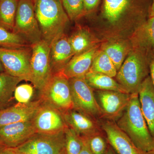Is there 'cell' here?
<instances>
[{"instance_id":"32","label":"cell","mask_w":154,"mask_h":154,"mask_svg":"<svg viewBox=\"0 0 154 154\" xmlns=\"http://www.w3.org/2000/svg\"><path fill=\"white\" fill-rule=\"evenodd\" d=\"M100 0H83L86 14L93 11L98 6Z\"/></svg>"},{"instance_id":"22","label":"cell","mask_w":154,"mask_h":154,"mask_svg":"<svg viewBox=\"0 0 154 154\" xmlns=\"http://www.w3.org/2000/svg\"><path fill=\"white\" fill-rule=\"evenodd\" d=\"M22 81L5 72L0 73V110L9 107L16 87Z\"/></svg>"},{"instance_id":"6","label":"cell","mask_w":154,"mask_h":154,"mask_svg":"<svg viewBox=\"0 0 154 154\" xmlns=\"http://www.w3.org/2000/svg\"><path fill=\"white\" fill-rule=\"evenodd\" d=\"M31 82L39 93L52 77L50 62V47L43 39L31 45Z\"/></svg>"},{"instance_id":"40","label":"cell","mask_w":154,"mask_h":154,"mask_svg":"<svg viewBox=\"0 0 154 154\" xmlns=\"http://www.w3.org/2000/svg\"><path fill=\"white\" fill-rule=\"evenodd\" d=\"M2 145H1V144H0V148H1L2 147Z\"/></svg>"},{"instance_id":"39","label":"cell","mask_w":154,"mask_h":154,"mask_svg":"<svg viewBox=\"0 0 154 154\" xmlns=\"http://www.w3.org/2000/svg\"><path fill=\"white\" fill-rule=\"evenodd\" d=\"M5 72V69H4V67L1 61H0V73L3 72Z\"/></svg>"},{"instance_id":"26","label":"cell","mask_w":154,"mask_h":154,"mask_svg":"<svg viewBox=\"0 0 154 154\" xmlns=\"http://www.w3.org/2000/svg\"><path fill=\"white\" fill-rule=\"evenodd\" d=\"M90 71L107 75L114 78L117 70L110 57L102 50L98 51L93 60Z\"/></svg>"},{"instance_id":"35","label":"cell","mask_w":154,"mask_h":154,"mask_svg":"<svg viewBox=\"0 0 154 154\" xmlns=\"http://www.w3.org/2000/svg\"><path fill=\"white\" fill-rule=\"evenodd\" d=\"M0 154H14L12 149L2 146L0 148Z\"/></svg>"},{"instance_id":"12","label":"cell","mask_w":154,"mask_h":154,"mask_svg":"<svg viewBox=\"0 0 154 154\" xmlns=\"http://www.w3.org/2000/svg\"><path fill=\"white\" fill-rule=\"evenodd\" d=\"M95 95L103 117L114 121H117L122 115L128 105L131 94L118 91L97 90Z\"/></svg>"},{"instance_id":"8","label":"cell","mask_w":154,"mask_h":154,"mask_svg":"<svg viewBox=\"0 0 154 154\" xmlns=\"http://www.w3.org/2000/svg\"><path fill=\"white\" fill-rule=\"evenodd\" d=\"M14 31L31 45L42 39L35 16L34 0H19Z\"/></svg>"},{"instance_id":"17","label":"cell","mask_w":154,"mask_h":154,"mask_svg":"<svg viewBox=\"0 0 154 154\" xmlns=\"http://www.w3.org/2000/svg\"><path fill=\"white\" fill-rule=\"evenodd\" d=\"M50 47L53 73L60 72L74 56L68 37L64 33L56 39Z\"/></svg>"},{"instance_id":"20","label":"cell","mask_w":154,"mask_h":154,"mask_svg":"<svg viewBox=\"0 0 154 154\" xmlns=\"http://www.w3.org/2000/svg\"><path fill=\"white\" fill-rule=\"evenodd\" d=\"M131 40L134 48L149 51L154 49V16L136 28Z\"/></svg>"},{"instance_id":"11","label":"cell","mask_w":154,"mask_h":154,"mask_svg":"<svg viewBox=\"0 0 154 154\" xmlns=\"http://www.w3.org/2000/svg\"><path fill=\"white\" fill-rule=\"evenodd\" d=\"M32 121L38 133L55 134L64 131L68 127L61 111L42 102Z\"/></svg>"},{"instance_id":"36","label":"cell","mask_w":154,"mask_h":154,"mask_svg":"<svg viewBox=\"0 0 154 154\" xmlns=\"http://www.w3.org/2000/svg\"><path fill=\"white\" fill-rule=\"evenodd\" d=\"M154 16V0H152L151 8L150 12V17Z\"/></svg>"},{"instance_id":"16","label":"cell","mask_w":154,"mask_h":154,"mask_svg":"<svg viewBox=\"0 0 154 154\" xmlns=\"http://www.w3.org/2000/svg\"><path fill=\"white\" fill-rule=\"evenodd\" d=\"M63 114L68 127L82 137H88L100 132L99 125L94 118L85 113L72 109Z\"/></svg>"},{"instance_id":"3","label":"cell","mask_w":154,"mask_h":154,"mask_svg":"<svg viewBox=\"0 0 154 154\" xmlns=\"http://www.w3.org/2000/svg\"><path fill=\"white\" fill-rule=\"evenodd\" d=\"M149 52L133 48L117 72L116 81L128 94H138L142 84L149 75Z\"/></svg>"},{"instance_id":"30","label":"cell","mask_w":154,"mask_h":154,"mask_svg":"<svg viewBox=\"0 0 154 154\" xmlns=\"http://www.w3.org/2000/svg\"><path fill=\"white\" fill-rule=\"evenodd\" d=\"M85 137L88 141V145L94 154H105L107 151V146L104 138L97 133Z\"/></svg>"},{"instance_id":"27","label":"cell","mask_w":154,"mask_h":154,"mask_svg":"<svg viewBox=\"0 0 154 154\" xmlns=\"http://www.w3.org/2000/svg\"><path fill=\"white\" fill-rule=\"evenodd\" d=\"M28 43L18 33L0 27V47L21 48L28 47Z\"/></svg>"},{"instance_id":"41","label":"cell","mask_w":154,"mask_h":154,"mask_svg":"<svg viewBox=\"0 0 154 154\" xmlns=\"http://www.w3.org/2000/svg\"><path fill=\"white\" fill-rule=\"evenodd\" d=\"M152 154H154V152H153L152 153Z\"/></svg>"},{"instance_id":"2","label":"cell","mask_w":154,"mask_h":154,"mask_svg":"<svg viewBox=\"0 0 154 154\" xmlns=\"http://www.w3.org/2000/svg\"><path fill=\"white\" fill-rule=\"evenodd\" d=\"M34 5L42 39L50 46L64 34L69 19L60 0H34Z\"/></svg>"},{"instance_id":"7","label":"cell","mask_w":154,"mask_h":154,"mask_svg":"<svg viewBox=\"0 0 154 154\" xmlns=\"http://www.w3.org/2000/svg\"><path fill=\"white\" fill-rule=\"evenodd\" d=\"M32 50L27 47H0V61L5 72L22 81L31 82L30 59Z\"/></svg>"},{"instance_id":"19","label":"cell","mask_w":154,"mask_h":154,"mask_svg":"<svg viewBox=\"0 0 154 154\" xmlns=\"http://www.w3.org/2000/svg\"><path fill=\"white\" fill-rule=\"evenodd\" d=\"M138 96L143 115L154 139V87L150 75L142 84Z\"/></svg>"},{"instance_id":"4","label":"cell","mask_w":154,"mask_h":154,"mask_svg":"<svg viewBox=\"0 0 154 154\" xmlns=\"http://www.w3.org/2000/svg\"><path fill=\"white\" fill-rule=\"evenodd\" d=\"M152 2V0H103L102 15L112 24L131 15L141 25L149 17Z\"/></svg>"},{"instance_id":"1","label":"cell","mask_w":154,"mask_h":154,"mask_svg":"<svg viewBox=\"0 0 154 154\" xmlns=\"http://www.w3.org/2000/svg\"><path fill=\"white\" fill-rule=\"evenodd\" d=\"M116 123L143 154L154 152V139L141 110L138 94H131L128 105Z\"/></svg>"},{"instance_id":"21","label":"cell","mask_w":154,"mask_h":154,"mask_svg":"<svg viewBox=\"0 0 154 154\" xmlns=\"http://www.w3.org/2000/svg\"><path fill=\"white\" fill-rule=\"evenodd\" d=\"M113 78L107 75L90 71L85 76L88 85L92 88L98 91H118L127 93L122 86Z\"/></svg>"},{"instance_id":"34","label":"cell","mask_w":154,"mask_h":154,"mask_svg":"<svg viewBox=\"0 0 154 154\" xmlns=\"http://www.w3.org/2000/svg\"><path fill=\"white\" fill-rule=\"evenodd\" d=\"M83 138V146L81 149V152L79 154H94L91 151V149L88 145V141L85 137Z\"/></svg>"},{"instance_id":"24","label":"cell","mask_w":154,"mask_h":154,"mask_svg":"<svg viewBox=\"0 0 154 154\" xmlns=\"http://www.w3.org/2000/svg\"><path fill=\"white\" fill-rule=\"evenodd\" d=\"M102 50L113 62L117 72L130 51L126 43L119 41L110 42L105 45Z\"/></svg>"},{"instance_id":"42","label":"cell","mask_w":154,"mask_h":154,"mask_svg":"<svg viewBox=\"0 0 154 154\" xmlns=\"http://www.w3.org/2000/svg\"><path fill=\"white\" fill-rule=\"evenodd\" d=\"M0 1H1V0H0Z\"/></svg>"},{"instance_id":"37","label":"cell","mask_w":154,"mask_h":154,"mask_svg":"<svg viewBox=\"0 0 154 154\" xmlns=\"http://www.w3.org/2000/svg\"><path fill=\"white\" fill-rule=\"evenodd\" d=\"M105 154H116V153L115 152V151L113 150V149L109 147L107 148V151H106Z\"/></svg>"},{"instance_id":"25","label":"cell","mask_w":154,"mask_h":154,"mask_svg":"<svg viewBox=\"0 0 154 154\" xmlns=\"http://www.w3.org/2000/svg\"><path fill=\"white\" fill-rule=\"evenodd\" d=\"M19 0H1L0 27L14 30Z\"/></svg>"},{"instance_id":"18","label":"cell","mask_w":154,"mask_h":154,"mask_svg":"<svg viewBox=\"0 0 154 154\" xmlns=\"http://www.w3.org/2000/svg\"><path fill=\"white\" fill-rule=\"evenodd\" d=\"M98 51V48L95 45L85 52L74 56L60 72L68 79L85 78Z\"/></svg>"},{"instance_id":"9","label":"cell","mask_w":154,"mask_h":154,"mask_svg":"<svg viewBox=\"0 0 154 154\" xmlns=\"http://www.w3.org/2000/svg\"><path fill=\"white\" fill-rule=\"evenodd\" d=\"M73 109L93 118L103 117L93 88L85 78L69 79Z\"/></svg>"},{"instance_id":"29","label":"cell","mask_w":154,"mask_h":154,"mask_svg":"<svg viewBox=\"0 0 154 154\" xmlns=\"http://www.w3.org/2000/svg\"><path fill=\"white\" fill-rule=\"evenodd\" d=\"M65 11L71 20H75L86 14L83 0H60Z\"/></svg>"},{"instance_id":"5","label":"cell","mask_w":154,"mask_h":154,"mask_svg":"<svg viewBox=\"0 0 154 154\" xmlns=\"http://www.w3.org/2000/svg\"><path fill=\"white\" fill-rule=\"evenodd\" d=\"M42 103L64 112L73 109L69 79L61 72L53 75L42 91L39 93Z\"/></svg>"},{"instance_id":"14","label":"cell","mask_w":154,"mask_h":154,"mask_svg":"<svg viewBox=\"0 0 154 154\" xmlns=\"http://www.w3.org/2000/svg\"><path fill=\"white\" fill-rule=\"evenodd\" d=\"M102 128L110 146L117 154H144L119 127L115 122L106 120L102 122Z\"/></svg>"},{"instance_id":"15","label":"cell","mask_w":154,"mask_h":154,"mask_svg":"<svg viewBox=\"0 0 154 154\" xmlns=\"http://www.w3.org/2000/svg\"><path fill=\"white\" fill-rule=\"evenodd\" d=\"M41 104L38 99L27 103H18L0 110V127L32 120Z\"/></svg>"},{"instance_id":"33","label":"cell","mask_w":154,"mask_h":154,"mask_svg":"<svg viewBox=\"0 0 154 154\" xmlns=\"http://www.w3.org/2000/svg\"><path fill=\"white\" fill-rule=\"evenodd\" d=\"M150 76L154 87V49L149 52Z\"/></svg>"},{"instance_id":"28","label":"cell","mask_w":154,"mask_h":154,"mask_svg":"<svg viewBox=\"0 0 154 154\" xmlns=\"http://www.w3.org/2000/svg\"><path fill=\"white\" fill-rule=\"evenodd\" d=\"M66 138L65 154H79L83 146V138L74 131L67 127L64 131Z\"/></svg>"},{"instance_id":"23","label":"cell","mask_w":154,"mask_h":154,"mask_svg":"<svg viewBox=\"0 0 154 154\" xmlns=\"http://www.w3.org/2000/svg\"><path fill=\"white\" fill-rule=\"evenodd\" d=\"M69 39L74 55L85 52L96 45L93 36L85 29L77 30Z\"/></svg>"},{"instance_id":"31","label":"cell","mask_w":154,"mask_h":154,"mask_svg":"<svg viewBox=\"0 0 154 154\" xmlns=\"http://www.w3.org/2000/svg\"><path fill=\"white\" fill-rule=\"evenodd\" d=\"M33 86L28 84L17 86L14 92V97L18 103H27L30 102L33 96Z\"/></svg>"},{"instance_id":"10","label":"cell","mask_w":154,"mask_h":154,"mask_svg":"<svg viewBox=\"0 0 154 154\" xmlns=\"http://www.w3.org/2000/svg\"><path fill=\"white\" fill-rule=\"evenodd\" d=\"M64 131L55 134L36 133L18 147L25 154H65Z\"/></svg>"},{"instance_id":"13","label":"cell","mask_w":154,"mask_h":154,"mask_svg":"<svg viewBox=\"0 0 154 154\" xmlns=\"http://www.w3.org/2000/svg\"><path fill=\"white\" fill-rule=\"evenodd\" d=\"M33 121L22 122L0 127V144L16 148L36 133Z\"/></svg>"},{"instance_id":"38","label":"cell","mask_w":154,"mask_h":154,"mask_svg":"<svg viewBox=\"0 0 154 154\" xmlns=\"http://www.w3.org/2000/svg\"><path fill=\"white\" fill-rule=\"evenodd\" d=\"M12 149V151H13V153L14 154H25L24 153L22 152L19 151V150L16 149V148H11Z\"/></svg>"}]
</instances>
